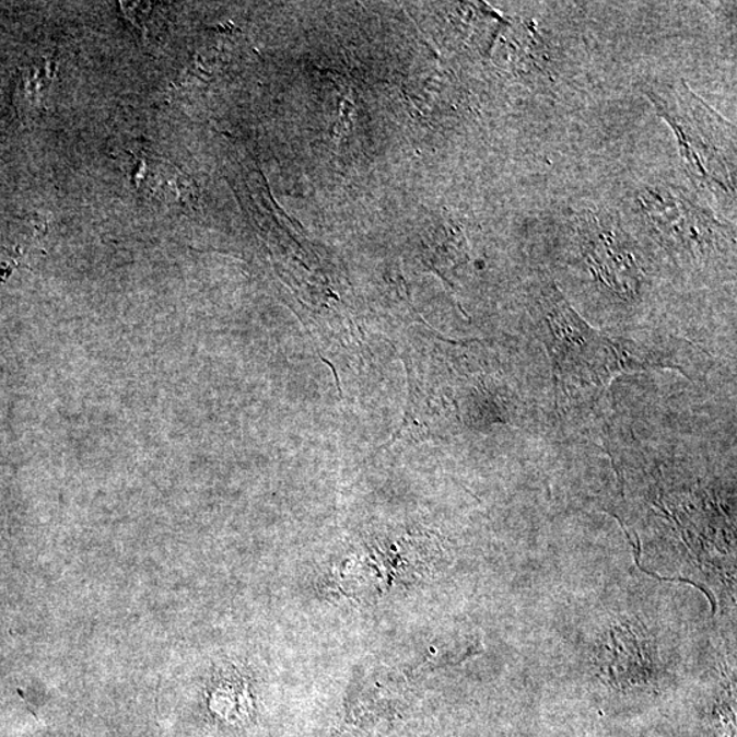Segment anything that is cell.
<instances>
[{
	"instance_id": "obj_1",
	"label": "cell",
	"mask_w": 737,
	"mask_h": 737,
	"mask_svg": "<svg viewBox=\"0 0 737 737\" xmlns=\"http://www.w3.org/2000/svg\"><path fill=\"white\" fill-rule=\"evenodd\" d=\"M659 117L672 129L691 184L724 212H736V129L698 97L687 82L647 87Z\"/></svg>"
},
{
	"instance_id": "obj_2",
	"label": "cell",
	"mask_w": 737,
	"mask_h": 737,
	"mask_svg": "<svg viewBox=\"0 0 737 737\" xmlns=\"http://www.w3.org/2000/svg\"><path fill=\"white\" fill-rule=\"evenodd\" d=\"M537 311L547 323L555 382L566 395L583 387L603 390L623 373L613 339L594 331L554 284L542 289Z\"/></svg>"
},
{
	"instance_id": "obj_3",
	"label": "cell",
	"mask_w": 737,
	"mask_h": 737,
	"mask_svg": "<svg viewBox=\"0 0 737 737\" xmlns=\"http://www.w3.org/2000/svg\"><path fill=\"white\" fill-rule=\"evenodd\" d=\"M635 209L657 244L685 261H705L735 245L733 229L675 185L646 186Z\"/></svg>"
},
{
	"instance_id": "obj_4",
	"label": "cell",
	"mask_w": 737,
	"mask_h": 737,
	"mask_svg": "<svg viewBox=\"0 0 737 737\" xmlns=\"http://www.w3.org/2000/svg\"><path fill=\"white\" fill-rule=\"evenodd\" d=\"M580 233L588 266L605 288L631 294L643 278L630 241L612 219L596 212L581 218Z\"/></svg>"
}]
</instances>
